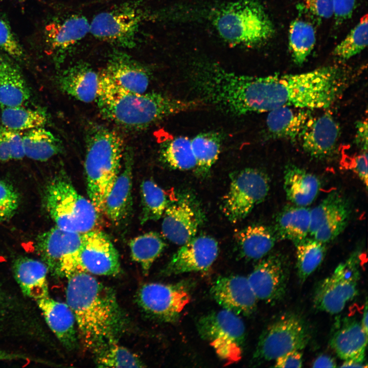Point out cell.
<instances>
[{
    "mask_svg": "<svg viewBox=\"0 0 368 368\" xmlns=\"http://www.w3.org/2000/svg\"><path fill=\"white\" fill-rule=\"evenodd\" d=\"M166 246L164 239L155 232L142 234L129 242L131 258L140 264L145 275Z\"/></svg>",
    "mask_w": 368,
    "mask_h": 368,
    "instance_id": "cell-36",
    "label": "cell"
},
{
    "mask_svg": "<svg viewBox=\"0 0 368 368\" xmlns=\"http://www.w3.org/2000/svg\"><path fill=\"white\" fill-rule=\"evenodd\" d=\"M355 144L361 151H367V120L359 121L356 125Z\"/></svg>",
    "mask_w": 368,
    "mask_h": 368,
    "instance_id": "cell-50",
    "label": "cell"
},
{
    "mask_svg": "<svg viewBox=\"0 0 368 368\" xmlns=\"http://www.w3.org/2000/svg\"><path fill=\"white\" fill-rule=\"evenodd\" d=\"M334 14L337 25L351 17L356 8L357 0H333Z\"/></svg>",
    "mask_w": 368,
    "mask_h": 368,
    "instance_id": "cell-47",
    "label": "cell"
},
{
    "mask_svg": "<svg viewBox=\"0 0 368 368\" xmlns=\"http://www.w3.org/2000/svg\"><path fill=\"white\" fill-rule=\"evenodd\" d=\"M25 156L44 162L62 151L61 141L47 129L38 127L22 134Z\"/></svg>",
    "mask_w": 368,
    "mask_h": 368,
    "instance_id": "cell-33",
    "label": "cell"
},
{
    "mask_svg": "<svg viewBox=\"0 0 368 368\" xmlns=\"http://www.w3.org/2000/svg\"><path fill=\"white\" fill-rule=\"evenodd\" d=\"M235 237L240 255L249 260L265 257L278 240L273 229L262 224L247 226L236 233Z\"/></svg>",
    "mask_w": 368,
    "mask_h": 368,
    "instance_id": "cell-31",
    "label": "cell"
},
{
    "mask_svg": "<svg viewBox=\"0 0 368 368\" xmlns=\"http://www.w3.org/2000/svg\"><path fill=\"white\" fill-rule=\"evenodd\" d=\"M90 24L83 15L72 14L57 18L45 27L47 45L57 53L72 49L89 32Z\"/></svg>",
    "mask_w": 368,
    "mask_h": 368,
    "instance_id": "cell-23",
    "label": "cell"
},
{
    "mask_svg": "<svg viewBox=\"0 0 368 368\" xmlns=\"http://www.w3.org/2000/svg\"><path fill=\"white\" fill-rule=\"evenodd\" d=\"M14 277L26 296L36 300L49 296L46 264L27 258L17 259L13 266Z\"/></svg>",
    "mask_w": 368,
    "mask_h": 368,
    "instance_id": "cell-28",
    "label": "cell"
},
{
    "mask_svg": "<svg viewBox=\"0 0 368 368\" xmlns=\"http://www.w3.org/2000/svg\"><path fill=\"white\" fill-rule=\"evenodd\" d=\"M19 204V196L8 183L0 180V210L9 218L13 215Z\"/></svg>",
    "mask_w": 368,
    "mask_h": 368,
    "instance_id": "cell-44",
    "label": "cell"
},
{
    "mask_svg": "<svg viewBox=\"0 0 368 368\" xmlns=\"http://www.w3.org/2000/svg\"><path fill=\"white\" fill-rule=\"evenodd\" d=\"M351 212L347 198L338 191L331 192L311 210L310 235L326 244L333 241L346 228Z\"/></svg>",
    "mask_w": 368,
    "mask_h": 368,
    "instance_id": "cell-16",
    "label": "cell"
},
{
    "mask_svg": "<svg viewBox=\"0 0 368 368\" xmlns=\"http://www.w3.org/2000/svg\"><path fill=\"white\" fill-rule=\"evenodd\" d=\"M30 98V90L19 68L0 55V106H25Z\"/></svg>",
    "mask_w": 368,
    "mask_h": 368,
    "instance_id": "cell-30",
    "label": "cell"
},
{
    "mask_svg": "<svg viewBox=\"0 0 368 368\" xmlns=\"http://www.w3.org/2000/svg\"><path fill=\"white\" fill-rule=\"evenodd\" d=\"M1 122L5 128L16 131L43 127L47 118L42 112L24 106L2 108Z\"/></svg>",
    "mask_w": 368,
    "mask_h": 368,
    "instance_id": "cell-40",
    "label": "cell"
},
{
    "mask_svg": "<svg viewBox=\"0 0 368 368\" xmlns=\"http://www.w3.org/2000/svg\"><path fill=\"white\" fill-rule=\"evenodd\" d=\"M0 50L16 59L25 57L24 49L8 23L0 17Z\"/></svg>",
    "mask_w": 368,
    "mask_h": 368,
    "instance_id": "cell-43",
    "label": "cell"
},
{
    "mask_svg": "<svg viewBox=\"0 0 368 368\" xmlns=\"http://www.w3.org/2000/svg\"><path fill=\"white\" fill-rule=\"evenodd\" d=\"M204 214L195 196L183 193L170 200L162 216L165 237L182 245L195 237L204 221Z\"/></svg>",
    "mask_w": 368,
    "mask_h": 368,
    "instance_id": "cell-14",
    "label": "cell"
},
{
    "mask_svg": "<svg viewBox=\"0 0 368 368\" xmlns=\"http://www.w3.org/2000/svg\"><path fill=\"white\" fill-rule=\"evenodd\" d=\"M310 338L309 328L301 316L294 312L284 313L273 319L262 331L251 364L258 365L275 360L288 352L301 351Z\"/></svg>",
    "mask_w": 368,
    "mask_h": 368,
    "instance_id": "cell-7",
    "label": "cell"
},
{
    "mask_svg": "<svg viewBox=\"0 0 368 368\" xmlns=\"http://www.w3.org/2000/svg\"><path fill=\"white\" fill-rule=\"evenodd\" d=\"M258 300L272 305L285 296L289 278L286 258L282 254H268L261 259L247 277Z\"/></svg>",
    "mask_w": 368,
    "mask_h": 368,
    "instance_id": "cell-15",
    "label": "cell"
},
{
    "mask_svg": "<svg viewBox=\"0 0 368 368\" xmlns=\"http://www.w3.org/2000/svg\"><path fill=\"white\" fill-rule=\"evenodd\" d=\"M311 209L296 205L283 208L277 216L273 231L277 239L287 240L294 245L309 234Z\"/></svg>",
    "mask_w": 368,
    "mask_h": 368,
    "instance_id": "cell-32",
    "label": "cell"
},
{
    "mask_svg": "<svg viewBox=\"0 0 368 368\" xmlns=\"http://www.w3.org/2000/svg\"><path fill=\"white\" fill-rule=\"evenodd\" d=\"M104 71L119 85L133 92L145 93L149 84L147 68L120 50L110 53Z\"/></svg>",
    "mask_w": 368,
    "mask_h": 368,
    "instance_id": "cell-24",
    "label": "cell"
},
{
    "mask_svg": "<svg viewBox=\"0 0 368 368\" xmlns=\"http://www.w3.org/2000/svg\"><path fill=\"white\" fill-rule=\"evenodd\" d=\"M212 24L224 40L235 45L255 47L270 40L273 24L263 6L254 0H239L214 13Z\"/></svg>",
    "mask_w": 368,
    "mask_h": 368,
    "instance_id": "cell-5",
    "label": "cell"
},
{
    "mask_svg": "<svg viewBox=\"0 0 368 368\" xmlns=\"http://www.w3.org/2000/svg\"><path fill=\"white\" fill-rule=\"evenodd\" d=\"M84 171L89 199L97 212L104 214L105 199L118 176L124 146L116 131L90 123L85 131Z\"/></svg>",
    "mask_w": 368,
    "mask_h": 368,
    "instance_id": "cell-4",
    "label": "cell"
},
{
    "mask_svg": "<svg viewBox=\"0 0 368 368\" xmlns=\"http://www.w3.org/2000/svg\"><path fill=\"white\" fill-rule=\"evenodd\" d=\"M82 236L56 226L38 236L36 249L53 274L68 278L82 271L79 263Z\"/></svg>",
    "mask_w": 368,
    "mask_h": 368,
    "instance_id": "cell-12",
    "label": "cell"
},
{
    "mask_svg": "<svg viewBox=\"0 0 368 368\" xmlns=\"http://www.w3.org/2000/svg\"><path fill=\"white\" fill-rule=\"evenodd\" d=\"M316 32L310 22L301 19L293 20L289 26L288 47L294 62L302 65L313 50Z\"/></svg>",
    "mask_w": 368,
    "mask_h": 368,
    "instance_id": "cell-35",
    "label": "cell"
},
{
    "mask_svg": "<svg viewBox=\"0 0 368 368\" xmlns=\"http://www.w3.org/2000/svg\"><path fill=\"white\" fill-rule=\"evenodd\" d=\"M136 298L146 313L164 321L172 323L179 318L191 297L186 283H150L139 289Z\"/></svg>",
    "mask_w": 368,
    "mask_h": 368,
    "instance_id": "cell-13",
    "label": "cell"
},
{
    "mask_svg": "<svg viewBox=\"0 0 368 368\" xmlns=\"http://www.w3.org/2000/svg\"><path fill=\"white\" fill-rule=\"evenodd\" d=\"M364 363H359L353 361H344L342 364L340 366L341 367H366V365H364Z\"/></svg>",
    "mask_w": 368,
    "mask_h": 368,
    "instance_id": "cell-55",
    "label": "cell"
},
{
    "mask_svg": "<svg viewBox=\"0 0 368 368\" xmlns=\"http://www.w3.org/2000/svg\"><path fill=\"white\" fill-rule=\"evenodd\" d=\"M340 127L331 113L326 112L310 120L299 140L304 151L318 159L327 158L335 152Z\"/></svg>",
    "mask_w": 368,
    "mask_h": 368,
    "instance_id": "cell-20",
    "label": "cell"
},
{
    "mask_svg": "<svg viewBox=\"0 0 368 368\" xmlns=\"http://www.w3.org/2000/svg\"><path fill=\"white\" fill-rule=\"evenodd\" d=\"M222 137L220 133L210 131L200 133L191 139L196 159V172L204 176L218 158Z\"/></svg>",
    "mask_w": 368,
    "mask_h": 368,
    "instance_id": "cell-34",
    "label": "cell"
},
{
    "mask_svg": "<svg viewBox=\"0 0 368 368\" xmlns=\"http://www.w3.org/2000/svg\"><path fill=\"white\" fill-rule=\"evenodd\" d=\"M6 133L10 147L11 159L20 160L25 156L22 134L19 131L5 128Z\"/></svg>",
    "mask_w": 368,
    "mask_h": 368,
    "instance_id": "cell-46",
    "label": "cell"
},
{
    "mask_svg": "<svg viewBox=\"0 0 368 368\" xmlns=\"http://www.w3.org/2000/svg\"><path fill=\"white\" fill-rule=\"evenodd\" d=\"M356 156L353 160L352 168L366 187H367V151Z\"/></svg>",
    "mask_w": 368,
    "mask_h": 368,
    "instance_id": "cell-49",
    "label": "cell"
},
{
    "mask_svg": "<svg viewBox=\"0 0 368 368\" xmlns=\"http://www.w3.org/2000/svg\"><path fill=\"white\" fill-rule=\"evenodd\" d=\"M313 367H335L336 363L330 356L322 355L318 356L313 362Z\"/></svg>",
    "mask_w": 368,
    "mask_h": 368,
    "instance_id": "cell-52",
    "label": "cell"
},
{
    "mask_svg": "<svg viewBox=\"0 0 368 368\" xmlns=\"http://www.w3.org/2000/svg\"><path fill=\"white\" fill-rule=\"evenodd\" d=\"M196 327L201 338L209 343L225 364L241 359L246 330L239 315L222 308L201 316Z\"/></svg>",
    "mask_w": 368,
    "mask_h": 368,
    "instance_id": "cell-9",
    "label": "cell"
},
{
    "mask_svg": "<svg viewBox=\"0 0 368 368\" xmlns=\"http://www.w3.org/2000/svg\"><path fill=\"white\" fill-rule=\"evenodd\" d=\"M29 359L31 360H38L33 358L29 357L21 354L9 352L4 350H0V360H12L16 359Z\"/></svg>",
    "mask_w": 368,
    "mask_h": 368,
    "instance_id": "cell-53",
    "label": "cell"
},
{
    "mask_svg": "<svg viewBox=\"0 0 368 368\" xmlns=\"http://www.w3.org/2000/svg\"><path fill=\"white\" fill-rule=\"evenodd\" d=\"M210 293L223 309L238 315L249 316L256 309L258 299L247 277H220L213 283Z\"/></svg>",
    "mask_w": 368,
    "mask_h": 368,
    "instance_id": "cell-19",
    "label": "cell"
},
{
    "mask_svg": "<svg viewBox=\"0 0 368 368\" xmlns=\"http://www.w3.org/2000/svg\"><path fill=\"white\" fill-rule=\"evenodd\" d=\"M160 157L174 169L187 171L196 167L191 139L188 137L177 136L164 143L160 149Z\"/></svg>",
    "mask_w": 368,
    "mask_h": 368,
    "instance_id": "cell-39",
    "label": "cell"
},
{
    "mask_svg": "<svg viewBox=\"0 0 368 368\" xmlns=\"http://www.w3.org/2000/svg\"><path fill=\"white\" fill-rule=\"evenodd\" d=\"M101 116L122 128L141 130L161 120L193 109L198 102L175 98L157 92L137 93L116 82L104 70L100 75L96 99Z\"/></svg>",
    "mask_w": 368,
    "mask_h": 368,
    "instance_id": "cell-3",
    "label": "cell"
},
{
    "mask_svg": "<svg viewBox=\"0 0 368 368\" xmlns=\"http://www.w3.org/2000/svg\"><path fill=\"white\" fill-rule=\"evenodd\" d=\"M100 75L88 64L78 62L64 70L59 76L58 85L65 94L85 103L96 100Z\"/></svg>",
    "mask_w": 368,
    "mask_h": 368,
    "instance_id": "cell-26",
    "label": "cell"
},
{
    "mask_svg": "<svg viewBox=\"0 0 368 368\" xmlns=\"http://www.w3.org/2000/svg\"><path fill=\"white\" fill-rule=\"evenodd\" d=\"M44 201L56 226L80 234L97 229L100 214L89 199L77 191L65 173L61 172L49 181Z\"/></svg>",
    "mask_w": 368,
    "mask_h": 368,
    "instance_id": "cell-6",
    "label": "cell"
},
{
    "mask_svg": "<svg viewBox=\"0 0 368 368\" xmlns=\"http://www.w3.org/2000/svg\"><path fill=\"white\" fill-rule=\"evenodd\" d=\"M9 219L8 216L0 210V221H4Z\"/></svg>",
    "mask_w": 368,
    "mask_h": 368,
    "instance_id": "cell-56",
    "label": "cell"
},
{
    "mask_svg": "<svg viewBox=\"0 0 368 368\" xmlns=\"http://www.w3.org/2000/svg\"><path fill=\"white\" fill-rule=\"evenodd\" d=\"M367 15L366 14L334 48L333 55L345 61L361 52L367 45Z\"/></svg>",
    "mask_w": 368,
    "mask_h": 368,
    "instance_id": "cell-41",
    "label": "cell"
},
{
    "mask_svg": "<svg viewBox=\"0 0 368 368\" xmlns=\"http://www.w3.org/2000/svg\"><path fill=\"white\" fill-rule=\"evenodd\" d=\"M98 367H143L145 366L139 357L127 349L110 344L96 353Z\"/></svg>",
    "mask_w": 368,
    "mask_h": 368,
    "instance_id": "cell-42",
    "label": "cell"
},
{
    "mask_svg": "<svg viewBox=\"0 0 368 368\" xmlns=\"http://www.w3.org/2000/svg\"><path fill=\"white\" fill-rule=\"evenodd\" d=\"M45 320L61 344L67 350L77 346L75 316L67 303L49 296L36 300Z\"/></svg>",
    "mask_w": 368,
    "mask_h": 368,
    "instance_id": "cell-25",
    "label": "cell"
},
{
    "mask_svg": "<svg viewBox=\"0 0 368 368\" xmlns=\"http://www.w3.org/2000/svg\"><path fill=\"white\" fill-rule=\"evenodd\" d=\"M218 251V243L214 238L195 237L173 255L163 273L170 275L207 270L216 260Z\"/></svg>",
    "mask_w": 368,
    "mask_h": 368,
    "instance_id": "cell-18",
    "label": "cell"
},
{
    "mask_svg": "<svg viewBox=\"0 0 368 368\" xmlns=\"http://www.w3.org/2000/svg\"><path fill=\"white\" fill-rule=\"evenodd\" d=\"M275 367H302L303 355L299 350L288 352L275 359Z\"/></svg>",
    "mask_w": 368,
    "mask_h": 368,
    "instance_id": "cell-48",
    "label": "cell"
},
{
    "mask_svg": "<svg viewBox=\"0 0 368 368\" xmlns=\"http://www.w3.org/2000/svg\"><path fill=\"white\" fill-rule=\"evenodd\" d=\"M326 244L313 237H307L295 246L297 275L302 283L323 262L327 250Z\"/></svg>",
    "mask_w": 368,
    "mask_h": 368,
    "instance_id": "cell-38",
    "label": "cell"
},
{
    "mask_svg": "<svg viewBox=\"0 0 368 368\" xmlns=\"http://www.w3.org/2000/svg\"><path fill=\"white\" fill-rule=\"evenodd\" d=\"M360 262V254L355 251L318 283L313 297L316 309L337 314L357 295Z\"/></svg>",
    "mask_w": 368,
    "mask_h": 368,
    "instance_id": "cell-10",
    "label": "cell"
},
{
    "mask_svg": "<svg viewBox=\"0 0 368 368\" xmlns=\"http://www.w3.org/2000/svg\"><path fill=\"white\" fill-rule=\"evenodd\" d=\"M361 324L362 326V327L365 332L367 334V327H368V313H367V301L366 300L365 307L364 309V312L363 313V316L362 318V320L361 321Z\"/></svg>",
    "mask_w": 368,
    "mask_h": 368,
    "instance_id": "cell-54",
    "label": "cell"
},
{
    "mask_svg": "<svg viewBox=\"0 0 368 368\" xmlns=\"http://www.w3.org/2000/svg\"><path fill=\"white\" fill-rule=\"evenodd\" d=\"M133 154L130 148L124 151L123 169L106 197L104 212L114 225H120L130 216L132 206Z\"/></svg>",
    "mask_w": 368,
    "mask_h": 368,
    "instance_id": "cell-22",
    "label": "cell"
},
{
    "mask_svg": "<svg viewBox=\"0 0 368 368\" xmlns=\"http://www.w3.org/2000/svg\"><path fill=\"white\" fill-rule=\"evenodd\" d=\"M305 7L314 16L328 19L334 16L333 0H305Z\"/></svg>",
    "mask_w": 368,
    "mask_h": 368,
    "instance_id": "cell-45",
    "label": "cell"
},
{
    "mask_svg": "<svg viewBox=\"0 0 368 368\" xmlns=\"http://www.w3.org/2000/svg\"><path fill=\"white\" fill-rule=\"evenodd\" d=\"M9 144L6 133L5 128L0 127V162H6L11 160Z\"/></svg>",
    "mask_w": 368,
    "mask_h": 368,
    "instance_id": "cell-51",
    "label": "cell"
},
{
    "mask_svg": "<svg viewBox=\"0 0 368 368\" xmlns=\"http://www.w3.org/2000/svg\"><path fill=\"white\" fill-rule=\"evenodd\" d=\"M148 14L140 1L126 2L97 14L89 32L96 38L123 48L136 45Z\"/></svg>",
    "mask_w": 368,
    "mask_h": 368,
    "instance_id": "cell-8",
    "label": "cell"
},
{
    "mask_svg": "<svg viewBox=\"0 0 368 368\" xmlns=\"http://www.w3.org/2000/svg\"><path fill=\"white\" fill-rule=\"evenodd\" d=\"M67 279L66 303L84 346L96 353L116 343L124 319L114 290L86 272L77 271Z\"/></svg>",
    "mask_w": 368,
    "mask_h": 368,
    "instance_id": "cell-2",
    "label": "cell"
},
{
    "mask_svg": "<svg viewBox=\"0 0 368 368\" xmlns=\"http://www.w3.org/2000/svg\"><path fill=\"white\" fill-rule=\"evenodd\" d=\"M320 181L314 174L293 165L284 171V189L286 197L294 205L307 206L317 197Z\"/></svg>",
    "mask_w": 368,
    "mask_h": 368,
    "instance_id": "cell-29",
    "label": "cell"
},
{
    "mask_svg": "<svg viewBox=\"0 0 368 368\" xmlns=\"http://www.w3.org/2000/svg\"><path fill=\"white\" fill-rule=\"evenodd\" d=\"M79 263L81 271L99 275L114 276L121 270L117 250L98 229L82 234Z\"/></svg>",
    "mask_w": 368,
    "mask_h": 368,
    "instance_id": "cell-17",
    "label": "cell"
},
{
    "mask_svg": "<svg viewBox=\"0 0 368 368\" xmlns=\"http://www.w3.org/2000/svg\"><path fill=\"white\" fill-rule=\"evenodd\" d=\"M352 74L328 65L294 74L246 75L239 87L246 114L289 106L313 110L331 106L352 81Z\"/></svg>",
    "mask_w": 368,
    "mask_h": 368,
    "instance_id": "cell-1",
    "label": "cell"
},
{
    "mask_svg": "<svg viewBox=\"0 0 368 368\" xmlns=\"http://www.w3.org/2000/svg\"><path fill=\"white\" fill-rule=\"evenodd\" d=\"M269 180L262 171L245 168L231 177L229 189L223 196L221 210L232 223L244 219L267 196Z\"/></svg>",
    "mask_w": 368,
    "mask_h": 368,
    "instance_id": "cell-11",
    "label": "cell"
},
{
    "mask_svg": "<svg viewBox=\"0 0 368 368\" xmlns=\"http://www.w3.org/2000/svg\"><path fill=\"white\" fill-rule=\"evenodd\" d=\"M140 222L156 221L162 217L170 200L166 192L152 179L143 180L140 185Z\"/></svg>",
    "mask_w": 368,
    "mask_h": 368,
    "instance_id": "cell-37",
    "label": "cell"
},
{
    "mask_svg": "<svg viewBox=\"0 0 368 368\" xmlns=\"http://www.w3.org/2000/svg\"><path fill=\"white\" fill-rule=\"evenodd\" d=\"M312 110L284 106L268 112L266 126L270 137L295 142L313 118Z\"/></svg>",
    "mask_w": 368,
    "mask_h": 368,
    "instance_id": "cell-27",
    "label": "cell"
},
{
    "mask_svg": "<svg viewBox=\"0 0 368 368\" xmlns=\"http://www.w3.org/2000/svg\"><path fill=\"white\" fill-rule=\"evenodd\" d=\"M367 342V334L363 329L360 322L347 317L336 319L329 344L340 359L364 363Z\"/></svg>",
    "mask_w": 368,
    "mask_h": 368,
    "instance_id": "cell-21",
    "label": "cell"
}]
</instances>
